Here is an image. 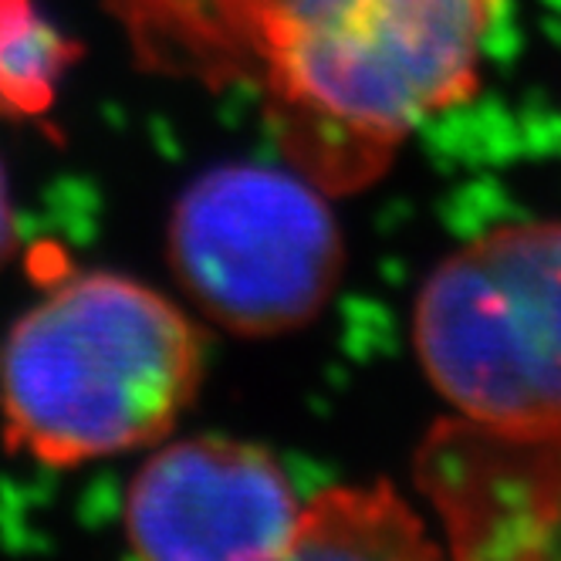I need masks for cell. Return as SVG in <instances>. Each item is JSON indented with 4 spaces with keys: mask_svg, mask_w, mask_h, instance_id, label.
Wrapping results in <instances>:
<instances>
[{
    "mask_svg": "<svg viewBox=\"0 0 561 561\" xmlns=\"http://www.w3.org/2000/svg\"><path fill=\"white\" fill-rule=\"evenodd\" d=\"M152 65L261 92L322 193L379 180L430 115L477 92L501 0H108Z\"/></svg>",
    "mask_w": 561,
    "mask_h": 561,
    "instance_id": "6da1fadb",
    "label": "cell"
},
{
    "mask_svg": "<svg viewBox=\"0 0 561 561\" xmlns=\"http://www.w3.org/2000/svg\"><path fill=\"white\" fill-rule=\"evenodd\" d=\"M199 382L204 339L170 298L123 274H78L0 348L4 439L48 467L152 447Z\"/></svg>",
    "mask_w": 561,
    "mask_h": 561,
    "instance_id": "7a4b0ae2",
    "label": "cell"
},
{
    "mask_svg": "<svg viewBox=\"0 0 561 561\" xmlns=\"http://www.w3.org/2000/svg\"><path fill=\"white\" fill-rule=\"evenodd\" d=\"M413 335L463 420L561 436V220L497 227L447 257L420 291Z\"/></svg>",
    "mask_w": 561,
    "mask_h": 561,
    "instance_id": "3957f363",
    "label": "cell"
},
{
    "mask_svg": "<svg viewBox=\"0 0 561 561\" xmlns=\"http://www.w3.org/2000/svg\"><path fill=\"white\" fill-rule=\"evenodd\" d=\"M186 295L237 335L308 325L342 274V230L298 170L220 167L186 186L170 220Z\"/></svg>",
    "mask_w": 561,
    "mask_h": 561,
    "instance_id": "277c9868",
    "label": "cell"
},
{
    "mask_svg": "<svg viewBox=\"0 0 561 561\" xmlns=\"http://www.w3.org/2000/svg\"><path fill=\"white\" fill-rule=\"evenodd\" d=\"M298 497L277 460L240 439L193 436L156 450L126 494V535L156 561L288 558Z\"/></svg>",
    "mask_w": 561,
    "mask_h": 561,
    "instance_id": "5b68a950",
    "label": "cell"
},
{
    "mask_svg": "<svg viewBox=\"0 0 561 561\" xmlns=\"http://www.w3.org/2000/svg\"><path fill=\"white\" fill-rule=\"evenodd\" d=\"M420 484L457 554L561 551V436H507L463 416L439 423L420 454Z\"/></svg>",
    "mask_w": 561,
    "mask_h": 561,
    "instance_id": "8992f818",
    "label": "cell"
},
{
    "mask_svg": "<svg viewBox=\"0 0 561 561\" xmlns=\"http://www.w3.org/2000/svg\"><path fill=\"white\" fill-rule=\"evenodd\" d=\"M423 520L389 484L332 488L298 511L288 558H433Z\"/></svg>",
    "mask_w": 561,
    "mask_h": 561,
    "instance_id": "52a82bcc",
    "label": "cell"
},
{
    "mask_svg": "<svg viewBox=\"0 0 561 561\" xmlns=\"http://www.w3.org/2000/svg\"><path fill=\"white\" fill-rule=\"evenodd\" d=\"M75 58L71 37L48 21L37 0H0V115H45Z\"/></svg>",
    "mask_w": 561,
    "mask_h": 561,
    "instance_id": "ba28073f",
    "label": "cell"
},
{
    "mask_svg": "<svg viewBox=\"0 0 561 561\" xmlns=\"http://www.w3.org/2000/svg\"><path fill=\"white\" fill-rule=\"evenodd\" d=\"M18 227H14V207H11V193H8V176L0 170V264H4L14 251Z\"/></svg>",
    "mask_w": 561,
    "mask_h": 561,
    "instance_id": "9c48e42d",
    "label": "cell"
}]
</instances>
